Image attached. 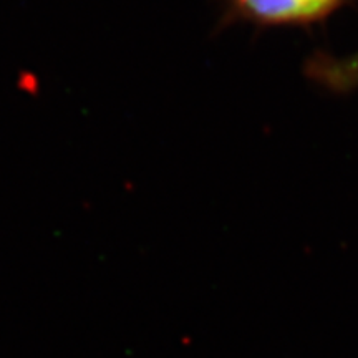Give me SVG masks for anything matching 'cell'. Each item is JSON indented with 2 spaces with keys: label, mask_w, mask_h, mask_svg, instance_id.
<instances>
[{
  "label": "cell",
  "mask_w": 358,
  "mask_h": 358,
  "mask_svg": "<svg viewBox=\"0 0 358 358\" xmlns=\"http://www.w3.org/2000/svg\"><path fill=\"white\" fill-rule=\"evenodd\" d=\"M219 27L249 22L259 27H303L325 20L348 0H217Z\"/></svg>",
  "instance_id": "obj_1"
},
{
  "label": "cell",
  "mask_w": 358,
  "mask_h": 358,
  "mask_svg": "<svg viewBox=\"0 0 358 358\" xmlns=\"http://www.w3.org/2000/svg\"><path fill=\"white\" fill-rule=\"evenodd\" d=\"M307 77L334 93H347L358 87V52L347 57L317 53L306 66Z\"/></svg>",
  "instance_id": "obj_2"
}]
</instances>
